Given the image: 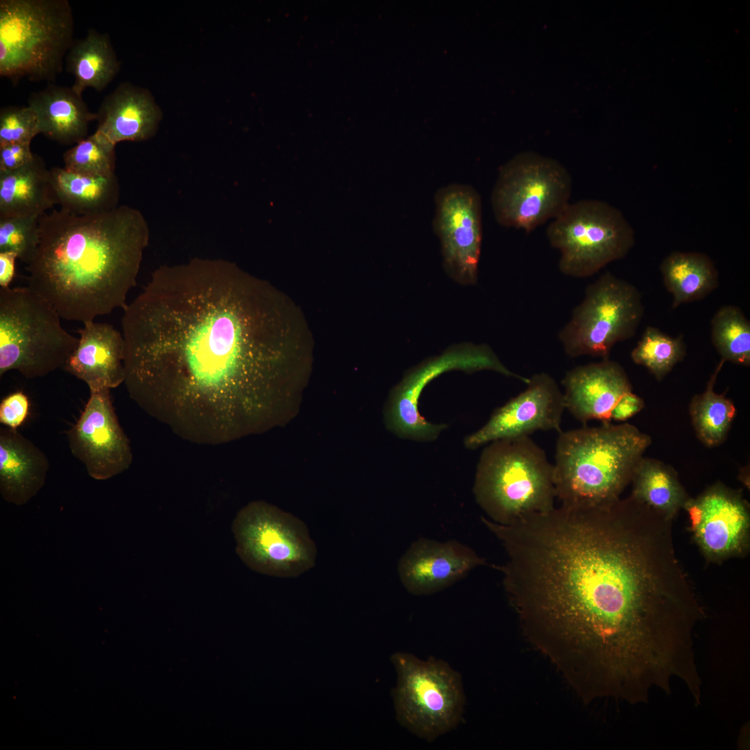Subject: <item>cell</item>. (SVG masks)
<instances>
[{
	"label": "cell",
	"mask_w": 750,
	"mask_h": 750,
	"mask_svg": "<svg viewBox=\"0 0 750 750\" xmlns=\"http://www.w3.org/2000/svg\"><path fill=\"white\" fill-rule=\"evenodd\" d=\"M435 203L433 227L444 269L460 283H475L482 242L481 197L470 185L453 183L437 191Z\"/></svg>",
	"instance_id": "14"
},
{
	"label": "cell",
	"mask_w": 750,
	"mask_h": 750,
	"mask_svg": "<svg viewBox=\"0 0 750 750\" xmlns=\"http://www.w3.org/2000/svg\"><path fill=\"white\" fill-rule=\"evenodd\" d=\"M56 204L50 169L39 156L19 169L0 172V217H41Z\"/></svg>",
	"instance_id": "24"
},
{
	"label": "cell",
	"mask_w": 750,
	"mask_h": 750,
	"mask_svg": "<svg viewBox=\"0 0 750 750\" xmlns=\"http://www.w3.org/2000/svg\"><path fill=\"white\" fill-rule=\"evenodd\" d=\"M17 255L12 251L0 252V287L8 288L15 274V260Z\"/></svg>",
	"instance_id": "38"
},
{
	"label": "cell",
	"mask_w": 750,
	"mask_h": 750,
	"mask_svg": "<svg viewBox=\"0 0 750 750\" xmlns=\"http://www.w3.org/2000/svg\"><path fill=\"white\" fill-rule=\"evenodd\" d=\"M692 530L703 552L713 559L740 553L749 529L748 507L741 495L716 485L684 506Z\"/></svg>",
	"instance_id": "17"
},
{
	"label": "cell",
	"mask_w": 750,
	"mask_h": 750,
	"mask_svg": "<svg viewBox=\"0 0 750 750\" xmlns=\"http://www.w3.org/2000/svg\"><path fill=\"white\" fill-rule=\"evenodd\" d=\"M453 369L467 372L492 370L526 384L529 381V378L508 369L486 344L455 346L412 368L392 390L384 410L387 428L403 438L419 441L435 439L446 426L432 424L420 415L419 397L428 383Z\"/></svg>",
	"instance_id": "13"
},
{
	"label": "cell",
	"mask_w": 750,
	"mask_h": 750,
	"mask_svg": "<svg viewBox=\"0 0 750 750\" xmlns=\"http://www.w3.org/2000/svg\"><path fill=\"white\" fill-rule=\"evenodd\" d=\"M643 315L638 290L607 272L587 287L558 338L569 357L608 359L617 342L635 335Z\"/></svg>",
	"instance_id": "12"
},
{
	"label": "cell",
	"mask_w": 750,
	"mask_h": 750,
	"mask_svg": "<svg viewBox=\"0 0 750 750\" xmlns=\"http://www.w3.org/2000/svg\"><path fill=\"white\" fill-rule=\"evenodd\" d=\"M40 216L0 217V252L12 251L28 265L40 241Z\"/></svg>",
	"instance_id": "33"
},
{
	"label": "cell",
	"mask_w": 750,
	"mask_h": 750,
	"mask_svg": "<svg viewBox=\"0 0 750 750\" xmlns=\"http://www.w3.org/2000/svg\"><path fill=\"white\" fill-rule=\"evenodd\" d=\"M49 462L45 453L17 429L0 428V493L22 506L43 487Z\"/></svg>",
	"instance_id": "22"
},
{
	"label": "cell",
	"mask_w": 750,
	"mask_h": 750,
	"mask_svg": "<svg viewBox=\"0 0 750 750\" xmlns=\"http://www.w3.org/2000/svg\"><path fill=\"white\" fill-rule=\"evenodd\" d=\"M686 354L682 335L674 338L653 326H647L631 353L632 360L646 367L661 381Z\"/></svg>",
	"instance_id": "31"
},
{
	"label": "cell",
	"mask_w": 750,
	"mask_h": 750,
	"mask_svg": "<svg viewBox=\"0 0 750 750\" xmlns=\"http://www.w3.org/2000/svg\"><path fill=\"white\" fill-rule=\"evenodd\" d=\"M78 343L64 369L90 390L113 389L124 383V340L111 324L89 321L79 329Z\"/></svg>",
	"instance_id": "20"
},
{
	"label": "cell",
	"mask_w": 750,
	"mask_h": 750,
	"mask_svg": "<svg viewBox=\"0 0 750 750\" xmlns=\"http://www.w3.org/2000/svg\"><path fill=\"white\" fill-rule=\"evenodd\" d=\"M485 559L457 540L422 538L413 542L398 562L399 580L414 595H429L452 585Z\"/></svg>",
	"instance_id": "18"
},
{
	"label": "cell",
	"mask_w": 750,
	"mask_h": 750,
	"mask_svg": "<svg viewBox=\"0 0 750 750\" xmlns=\"http://www.w3.org/2000/svg\"><path fill=\"white\" fill-rule=\"evenodd\" d=\"M473 492L490 520L509 524L555 507L553 466L529 437L496 440L481 455Z\"/></svg>",
	"instance_id": "5"
},
{
	"label": "cell",
	"mask_w": 750,
	"mask_h": 750,
	"mask_svg": "<svg viewBox=\"0 0 750 750\" xmlns=\"http://www.w3.org/2000/svg\"><path fill=\"white\" fill-rule=\"evenodd\" d=\"M562 383L565 409L583 424L592 419L609 422L615 404L632 391L624 369L608 359L572 369Z\"/></svg>",
	"instance_id": "19"
},
{
	"label": "cell",
	"mask_w": 750,
	"mask_h": 750,
	"mask_svg": "<svg viewBox=\"0 0 750 750\" xmlns=\"http://www.w3.org/2000/svg\"><path fill=\"white\" fill-rule=\"evenodd\" d=\"M66 69L74 78L72 88L81 95L88 88L103 90L117 74L119 62L107 33L94 28L74 42L67 53Z\"/></svg>",
	"instance_id": "26"
},
{
	"label": "cell",
	"mask_w": 750,
	"mask_h": 750,
	"mask_svg": "<svg viewBox=\"0 0 750 750\" xmlns=\"http://www.w3.org/2000/svg\"><path fill=\"white\" fill-rule=\"evenodd\" d=\"M651 443L648 435L628 423L560 432L553 464L556 497L561 506L575 508L619 499Z\"/></svg>",
	"instance_id": "4"
},
{
	"label": "cell",
	"mask_w": 750,
	"mask_h": 750,
	"mask_svg": "<svg viewBox=\"0 0 750 750\" xmlns=\"http://www.w3.org/2000/svg\"><path fill=\"white\" fill-rule=\"evenodd\" d=\"M39 133L36 112L29 106H6L0 110V145L31 143Z\"/></svg>",
	"instance_id": "34"
},
{
	"label": "cell",
	"mask_w": 750,
	"mask_h": 750,
	"mask_svg": "<svg viewBox=\"0 0 750 750\" xmlns=\"http://www.w3.org/2000/svg\"><path fill=\"white\" fill-rule=\"evenodd\" d=\"M724 363L721 359L705 391L695 395L690 405L692 423L697 436L709 447L717 446L726 440L735 415L733 402L714 390L717 375Z\"/></svg>",
	"instance_id": "29"
},
{
	"label": "cell",
	"mask_w": 750,
	"mask_h": 750,
	"mask_svg": "<svg viewBox=\"0 0 750 750\" xmlns=\"http://www.w3.org/2000/svg\"><path fill=\"white\" fill-rule=\"evenodd\" d=\"M547 235L560 253V272L579 278L624 258L635 244L634 231L623 213L597 199L569 203L549 224Z\"/></svg>",
	"instance_id": "8"
},
{
	"label": "cell",
	"mask_w": 750,
	"mask_h": 750,
	"mask_svg": "<svg viewBox=\"0 0 750 750\" xmlns=\"http://www.w3.org/2000/svg\"><path fill=\"white\" fill-rule=\"evenodd\" d=\"M644 406L642 399L632 391L625 393L617 401L610 413V419L623 422L639 412Z\"/></svg>",
	"instance_id": "37"
},
{
	"label": "cell",
	"mask_w": 750,
	"mask_h": 750,
	"mask_svg": "<svg viewBox=\"0 0 750 750\" xmlns=\"http://www.w3.org/2000/svg\"><path fill=\"white\" fill-rule=\"evenodd\" d=\"M29 408L28 398L23 392L10 394L0 403V423L6 427L17 429L26 420Z\"/></svg>",
	"instance_id": "35"
},
{
	"label": "cell",
	"mask_w": 750,
	"mask_h": 750,
	"mask_svg": "<svg viewBox=\"0 0 750 750\" xmlns=\"http://www.w3.org/2000/svg\"><path fill=\"white\" fill-rule=\"evenodd\" d=\"M124 385L188 441L220 444L283 426L311 367L299 309L223 260L156 269L124 309Z\"/></svg>",
	"instance_id": "1"
},
{
	"label": "cell",
	"mask_w": 750,
	"mask_h": 750,
	"mask_svg": "<svg viewBox=\"0 0 750 750\" xmlns=\"http://www.w3.org/2000/svg\"><path fill=\"white\" fill-rule=\"evenodd\" d=\"M96 114V132L115 145L150 138L161 117L149 91L128 83L119 84L106 95Z\"/></svg>",
	"instance_id": "21"
},
{
	"label": "cell",
	"mask_w": 750,
	"mask_h": 750,
	"mask_svg": "<svg viewBox=\"0 0 750 750\" xmlns=\"http://www.w3.org/2000/svg\"><path fill=\"white\" fill-rule=\"evenodd\" d=\"M232 531L237 554L258 573L293 578L315 565L317 548L306 524L265 501L244 506L233 519Z\"/></svg>",
	"instance_id": "11"
},
{
	"label": "cell",
	"mask_w": 750,
	"mask_h": 750,
	"mask_svg": "<svg viewBox=\"0 0 750 750\" xmlns=\"http://www.w3.org/2000/svg\"><path fill=\"white\" fill-rule=\"evenodd\" d=\"M660 271L664 284L672 296V308L703 299L719 285L712 260L699 252L674 251L666 256Z\"/></svg>",
	"instance_id": "27"
},
{
	"label": "cell",
	"mask_w": 750,
	"mask_h": 750,
	"mask_svg": "<svg viewBox=\"0 0 750 750\" xmlns=\"http://www.w3.org/2000/svg\"><path fill=\"white\" fill-rule=\"evenodd\" d=\"M28 106L38 115L40 134L65 145L76 144L88 137L90 124L97 119L72 87L49 83L31 94Z\"/></svg>",
	"instance_id": "23"
},
{
	"label": "cell",
	"mask_w": 750,
	"mask_h": 750,
	"mask_svg": "<svg viewBox=\"0 0 750 750\" xmlns=\"http://www.w3.org/2000/svg\"><path fill=\"white\" fill-rule=\"evenodd\" d=\"M712 342L724 362L749 366L750 322L735 306L721 307L711 321Z\"/></svg>",
	"instance_id": "30"
},
{
	"label": "cell",
	"mask_w": 750,
	"mask_h": 750,
	"mask_svg": "<svg viewBox=\"0 0 750 750\" xmlns=\"http://www.w3.org/2000/svg\"><path fill=\"white\" fill-rule=\"evenodd\" d=\"M631 483L632 496L672 519L689 500L675 472L653 458H641Z\"/></svg>",
	"instance_id": "28"
},
{
	"label": "cell",
	"mask_w": 750,
	"mask_h": 750,
	"mask_svg": "<svg viewBox=\"0 0 750 750\" xmlns=\"http://www.w3.org/2000/svg\"><path fill=\"white\" fill-rule=\"evenodd\" d=\"M485 526L506 553L497 568L524 633L573 688L629 657L653 632L669 574L628 498Z\"/></svg>",
	"instance_id": "2"
},
{
	"label": "cell",
	"mask_w": 750,
	"mask_h": 750,
	"mask_svg": "<svg viewBox=\"0 0 750 750\" xmlns=\"http://www.w3.org/2000/svg\"><path fill=\"white\" fill-rule=\"evenodd\" d=\"M571 175L557 160L522 152L503 165L491 195L496 221L530 233L569 203Z\"/></svg>",
	"instance_id": "10"
},
{
	"label": "cell",
	"mask_w": 750,
	"mask_h": 750,
	"mask_svg": "<svg viewBox=\"0 0 750 750\" xmlns=\"http://www.w3.org/2000/svg\"><path fill=\"white\" fill-rule=\"evenodd\" d=\"M110 390H90L83 412L67 432L72 453L90 476L98 481L122 473L133 460L130 442L117 419Z\"/></svg>",
	"instance_id": "15"
},
{
	"label": "cell",
	"mask_w": 750,
	"mask_h": 750,
	"mask_svg": "<svg viewBox=\"0 0 750 750\" xmlns=\"http://www.w3.org/2000/svg\"><path fill=\"white\" fill-rule=\"evenodd\" d=\"M50 178L60 208L77 214H94L118 206L119 186L115 174L92 176L55 167L50 169Z\"/></svg>",
	"instance_id": "25"
},
{
	"label": "cell",
	"mask_w": 750,
	"mask_h": 750,
	"mask_svg": "<svg viewBox=\"0 0 750 750\" xmlns=\"http://www.w3.org/2000/svg\"><path fill=\"white\" fill-rule=\"evenodd\" d=\"M115 144L95 131L64 153L63 167L92 176L115 174Z\"/></svg>",
	"instance_id": "32"
},
{
	"label": "cell",
	"mask_w": 750,
	"mask_h": 750,
	"mask_svg": "<svg viewBox=\"0 0 750 750\" xmlns=\"http://www.w3.org/2000/svg\"><path fill=\"white\" fill-rule=\"evenodd\" d=\"M31 143H11L0 145V172L19 169L30 162L35 157Z\"/></svg>",
	"instance_id": "36"
},
{
	"label": "cell",
	"mask_w": 750,
	"mask_h": 750,
	"mask_svg": "<svg viewBox=\"0 0 750 750\" xmlns=\"http://www.w3.org/2000/svg\"><path fill=\"white\" fill-rule=\"evenodd\" d=\"M60 318L29 286L0 288V376L16 370L35 378L64 368L79 339Z\"/></svg>",
	"instance_id": "7"
},
{
	"label": "cell",
	"mask_w": 750,
	"mask_h": 750,
	"mask_svg": "<svg viewBox=\"0 0 750 750\" xmlns=\"http://www.w3.org/2000/svg\"><path fill=\"white\" fill-rule=\"evenodd\" d=\"M526 388L497 408L487 423L465 439L474 449L499 440L529 437L537 431L561 432L565 410L563 394L555 379L545 372L529 378Z\"/></svg>",
	"instance_id": "16"
},
{
	"label": "cell",
	"mask_w": 750,
	"mask_h": 750,
	"mask_svg": "<svg viewBox=\"0 0 750 750\" xmlns=\"http://www.w3.org/2000/svg\"><path fill=\"white\" fill-rule=\"evenodd\" d=\"M149 234L141 212L127 206L94 214L53 209L40 218L28 286L67 320L83 324L124 310Z\"/></svg>",
	"instance_id": "3"
},
{
	"label": "cell",
	"mask_w": 750,
	"mask_h": 750,
	"mask_svg": "<svg viewBox=\"0 0 750 750\" xmlns=\"http://www.w3.org/2000/svg\"><path fill=\"white\" fill-rule=\"evenodd\" d=\"M398 680L394 701L399 723L428 742L460 722L465 694L460 674L442 660H420L399 652L392 657Z\"/></svg>",
	"instance_id": "9"
},
{
	"label": "cell",
	"mask_w": 750,
	"mask_h": 750,
	"mask_svg": "<svg viewBox=\"0 0 750 750\" xmlns=\"http://www.w3.org/2000/svg\"><path fill=\"white\" fill-rule=\"evenodd\" d=\"M67 0L0 1V76L54 81L73 44Z\"/></svg>",
	"instance_id": "6"
}]
</instances>
